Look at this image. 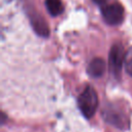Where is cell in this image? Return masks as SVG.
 Here are the masks:
<instances>
[{
  "instance_id": "6da1fadb",
  "label": "cell",
  "mask_w": 132,
  "mask_h": 132,
  "mask_svg": "<svg viewBox=\"0 0 132 132\" xmlns=\"http://www.w3.org/2000/svg\"><path fill=\"white\" fill-rule=\"evenodd\" d=\"M99 7L103 20L108 25H120L124 20V8L117 0H93Z\"/></svg>"
},
{
  "instance_id": "7a4b0ae2",
  "label": "cell",
  "mask_w": 132,
  "mask_h": 132,
  "mask_svg": "<svg viewBox=\"0 0 132 132\" xmlns=\"http://www.w3.org/2000/svg\"><path fill=\"white\" fill-rule=\"evenodd\" d=\"M98 96L92 87H87L77 98V106L85 118H92L98 107Z\"/></svg>"
},
{
  "instance_id": "3957f363",
  "label": "cell",
  "mask_w": 132,
  "mask_h": 132,
  "mask_svg": "<svg viewBox=\"0 0 132 132\" xmlns=\"http://www.w3.org/2000/svg\"><path fill=\"white\" fill-rule=\"evenodd\" d=\"M125 56L126 53L124 52V48L121 44H114L112 45L110 52H109V58H108V65L110 71L113 73V75H119L124 63H125Z\"/></svg>"
},
{
  "instance_id": "277c9868",
  "label": "cell",
  "mask_w": 132,
  "mask_h": 132,
  "mask_svg": "<svg viewBox=\"0 0 132 132\" xmlns=\"http://www.w3.org/2000/svg\"><path fill=\"white\" fill-rule=\"evenodd\" d=\"M106 70V63L100 58L93 59L88 66V73L92 77H100Z\"/></svg>"
},
{
  "instance_id": "5b68a950",
  "label": "cell",
  "mask_w": 132,
  "mask_h": 132,
  "mask_svg": "<svg viewBox=\"0 0 132 132\" xmlns=\"http://www.w3.org/2000/svg\"><path fill=\"white\" fill-rule=\"evenodd\" d=\"M103 117L106 122L117 126V127H125L124 124V118L120 116V112L114 107H106L103 110Z\"/></svg>"
},
{
  "instance_id": "8992f818",
  "label": "cell",
  "mask_w": 132,
  "mask_h": 132,
  "mask_svg": "<svg viewBox=\"0 0 132 132\" xmlns=\"http://www.w3.org/2000/svg\"><path fill=\"white\" fill-rule=\"evenodd\" d=\"M45 7L53 16L60 15L64 10V5L61 0H45Z\"/></svg>"
},
{
  "instance_id": "52a82bcc",
  "label": "cell",
  "mask_w": 132,
  "mask_h": 132,
  "mask_svg": "<svg viewBox=\"0 0 132 132\" xmlns=\"http://www.w3.org/2000/svg\"><path fill=\"white\" fill-rule=\"evenodd\" d=\"M124 67H125L126 72H127L130 76H132V46L126 52Z\"/></svg>"
}]
</instances>
